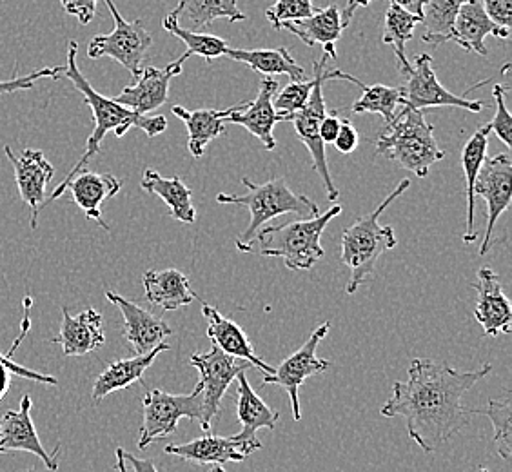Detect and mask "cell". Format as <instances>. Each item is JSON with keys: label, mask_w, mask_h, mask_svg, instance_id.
<instances>
[{"label": "cell", "mask_w": 512, "mask_h": 472, "mask_svg": "<svg viewBox=\"0 0 512 472\" xmlns=\"http://www.w3.org/2000/svg\"><path fill=\"white\" fill-rule=\"evenodd\" d=\"M491 371V364L462 373L447 362L414 358L407 380L394 382L393 394L380 414L405 418L411 440L425 453H433L471 423L473 414L462 404V396Z\"/></svg>", "instance_id": "1"}, {"label": "cell", "mask_w": 512, "mask_h": 472, "mask_svg": "<svg viewBox=\"0 0 512 472\" xmlns=\"http://www.w3.org/2000/svg\"><path fill=\"white\" fill-rule=\"evenodd\" d=\"M77 53H79V44L75 40L68 42V66L64 69L66 79L75 86V89L82 93L84 102L91 108L93 120H95V129L89 135L86 142V153L82 155L79 162L75 164V168L71 169L68 177L60 182L59 186L53 189L50 198H46V204L55 202L57 198L62 197L66 193V186L69 180L79 173L80 169L86 168L89 160L95 157L100 151V144L109 131H113L117 137H124L131 128L142 129L149 138L158 137L160 133H164L168 129V118L164 115H138L133 109L122 106L113 99H108L104 95H100L97 89L89 84V80L82 75L79 66H77Z\"/></svg>", "instance_id": "2"}, {"label": "cell", "mask_w": 512, "mask_h": 472, "mask_svg": "<svg viewBox=\"0 0 512 472\" xmlns=\"http://www.w3.org/2000/svg\"><path fill=\"white\" fill-rule=\"evenodd\" d=\"M409 187L411 180L405 178L373 213L360 217L351 226L345 227L342 233L340 262L351 271V278L345 289L349 295H355L358 287L364 286L367 278L375 275L378 258L398 244L393 227L380 226L378 218L382 217L385 209L391 206L396 198L402 197Z\"/></svg>", "instance_id": "3"}, {"label": "cell", "mask_w": 512, "mask_h": 472, "mask_svg": "<svg viewBox=\"0 0 512 472\" xmlns=\"http://www.w3.org/2000/svg\"><path fill=\"white\" fill-rule=\"evenodd\" d=\"M246 186V195H226L220 193L218 204H233V206L247 207L251 213V222L246 231L237 240L238 251L251 253L255 236L266 222L284 215H298L300 218H313L320 215V207L316 206L311 198L298 195L289 189L286 180L273 178L262 186H256L249 178L240 180Z\"/></svg>", "instance_id": "4"}, {"label": "cell", "mask_w": 512, "mask_h": 472, "mask_svg": "<svg viewBox=\"0 0 512 472\" xmlns=\"http://www.w3.org/2000/svg\"><path fill=\"white\" fill-rule=\"evenodd\" d=\"M342 215V206L327 209L318 217L300 218L282 226L264 227L255 236L258 253L262 256L282 258L287 269L309 271L324 258L322 235L333 218ZM253 242V246H255Z\"/></svg>", "instance_id": "5"}, {"label": "cell", "mask_w": 512, "mask_h": 472, "mask_svg": "<svg viewBox=\"0 0 512 472\" xmlns=\"http://www.w3.org/2000/svg\"><path fill=\"white\" fill-rule=\"evenodd\" d=\"M376 155L391 158L409 173L425 178L436 162L444 160L445 151L438 146L434 128L422 111L402 109L376 138Z\"/></svg>", "instance_id": "6"}, {"label": "cell", "mask_w": 512, "mask_h": 472, "mask_svg": "<svg viewBox=\"0 0 512 472\" xmlns=\"http://www.w3.org/2000/svg\"><path fill=\"white\" fill-rule=\"evenodd\" d=\"M144 422L138 436V449H146L151 443L166 438L177 431L182 418L195 420L202 425L204 420V396L198 382L195 391L189 394H171L153 389L144 396Z\"/></svg>", "instance_id": "7"}, {"label": "cell", "mask_w": 512, "mask_h": 472, "mask_svg": "<svg viewBox=\"0 0 512 472\" xmlns=\"http://www.w3.org/2000/svg\"><path fill=\"white\" fill-rule=\"evenodd\" d=\"M108 10L115 20V28L108 35H97L93 37L88 46L89 59H109L117 60L129 73L137 79L142 71V62L148 53L153 39L148 30L144 28L142 20H133L128 22L120 15L113 0H104Z\"/></svg>", "instance_id": "8"}, {"label": "cell", "mask_w": 512, "mask_h": 472, "mask_svg": "<svg viewBox=\"0 0 512 472\" xmlns=\"http://www.w3.org/2000/svg\"><path fill=\"white\" fill-rule=\"evenodd\" d=\"M405 86L402 88V106L405 111L416 109L422 111L427 108H460L471 113H480L487 108L482 100H469L465 95H456L440 84L433 69V57L429 53H420L414 64L402 71Z\"/></svg>", "instance_id": "9"}, {"label": "cell", "mask_w": 512, "mask_h": 472, "mask_svg": "<svg viewBox=\"0 0 512 472\" xmlns=\"http://www.w3.org/2000/svg\"><path fill=\"white\" fill-rule=\"evenodd\" d=\"M191 365L200 373V385L204 396V420L200 427L207 433L211 429V422L220 413V404L229 385L237 380L238 374L246 373L253 365L224 353L217 345H213L209 353L193 354Z\"/></svg>", "instance_id": "10"}, {"label": "cell", "mask_w": 512, "mask_h": 472, "mask_svg": "<svg viewBox=\"0 0 512 472\" xmlns=\"http://www.w3.org/2000/svg\"><path fill=\"white\" fill-rule=\"evenodd\" d=\"M331 329V324L318 325L313 335L309 336L306 344L302 345L296 353L291 354L286 358L278 369H275L273 374H264L262 376V385H280L286 389L291 400V409H293V418L295 422L302 420V411H300V400H298V391L302 384L306 382L307 378L315 376V374H322L331 367L329 360H322L318 358L316 349L320 342L324 340L327 333Z\"/></svg>", "instance_id": "11"}, {"label": "cell", "mask_w": 512, "mask_h": 472, "mask_svg": "<svg viewBox=\"0 0 512 472\" xmlns=\"http://www.w3.org/2000/svg\"><path fill=\"white\" fill-rule=\"evenodd\" d=\"M474 195L487 202V229L483 235L480 255H487L493 246L494 226L498 218L511 207L512 158L507 153H498L485 158L478 178L474 182Z\"/></svg>", "instance_id": "12"}, {"label": "cell", "mask_w": 512, "mask_h": 472, "mask_svg": "<svg viewBox=\"0 0 512 472\" xmlns=\"http://www.w3.org/2000/svg\"><path fill=\"white\" fill-rule=\"evenodd\" d=\"M324 84H316L311 97L306 102V106L298 109L295 113L287 115L284 122H293L295 126L296 137L300 138V142L306 146L311 160H313V168L324 182L325 193L331 202H336L340 193L338 187L333 182V177L327 168V158H325V144L320 140V124L327 115L324 100Z\"/></svg>", "instance_id": "13"}, {"label": "cell", "mask_w": 512, "mask_h": 472, "mask_svg": "<svg viewBox=\"0 0 512 472\" xmlns=\"http://www.w3.org/2000/svg\"><path fill=\"white\" fill-rule=\"evenodd\" d=\"M4 153L15 171L20 198L30 207L31 229H37L40 211L46 207V189L55 177V168L39 149H24L17 155L10 146H4Z\"/></svg>", "instance_id": "14"}, {"label": "cell", "mask_w": 512, "mask_h": 472, "mask_svg": "<svg viewBox=\"0 0 512 472\" xmlns=\"http://www.w3.org/2000/svg\"><path fill=\"white\" fill-rule=\"evenodd\" d=\"M31 407L33 402L30 396L24 394L17 411H6L0 416V454L15 453V451L35 454L50 471H57L59 447L53 454L44 449L31 418Z\"/></svg>", "instance_id": "15"}, {"label": "cell", "mask_w": 512, "mask_h": 472, "mask_svg": "<svg viewBox=\"0 0 512 472\" xmlns=\"http://www.w3.org/2000/svg\"><path fill=\"white\" fill-rule=\"evenodd\" d=\"M188 59V55L184 53L180 59L171 62L164 69L142 68L135 84L126 86L113 100L133 109L138 115H148L168 102L169 84L182 73V66Z\"/></svg>", "instance_id": "16"}, {"label": "cell", "mask_w": 512, "mask_h": 472, "mask_svg": "<svg viewBox=\"0 0 512 472\" xmlns=\"http://www.w3.org/2000/svg\"><path fill=\"white\" fill-rule=\"evenodd\" d=\"M476 291L474 318L482 325L483 335H509L512 329L511 300L503 293L498 275L491 267H482L478 271V282L471 284Z\"/></svg>", "instance_id": "17"}, {"label": "cell", "mask_w": 512, "mask_h": 472, "mask_svg": "<svg viewBox=\"0 0 512 472\" xmlns=\"http://www.w3.org/2000/svg\"><path fill=\"white\" fill-rule=\"evenodd\" d=\"M262 449V445L247 443L235 436H217L207 431L206 436L193 442L175 445L171 443L164 453L173 454L184 462L202 463V465H224L227 462H244L247 456Z\"/></svg>", "instance_id": "18"}, {"label": "cell", "mask_w": 512, "mask_h": 472, "mask_svg": "<svg viewBox=\"0 0 512 472\" xmlns=\"http://www.w3.org/2000/svg\"><path fill=\"white\" fill-rule=\"evenodd\" d=\"M106 298L111 304L117 305L124 316V336L135 354L149 353L157 345L164 344L168 336L173 335V329L148 309L129 302L113 291H106Z\"/></svg>", "instance_id": "19"}, {"label": "cell", "mask_w": 512, "mask_h": 472, "mask_svg": "<svg viewBox=\"0 0 512 472\" xmlns=\"http://www.w3.org/2000/svg\"><path fill=\"white\" fill-rule=\"evenodd\" d=\"M51 344H59L64 356L95 353L106 344L102 315L95 309H86L73 316L68 307H62L59 335L51 340Z\"/></svg>", "instance_id": "20"}, {"label": "cell", "mask_w": 512, "mask_h": 472, "mask_svg": "<svg viewBox=\"0 0 512 472\" xmlns=\"http://www.w3.org/2000/svg\"><path fill=\"white\" fill-rule=\"evenodd\" d=\"M202 315L206 316L207 320V338L213 342V345H217L218 349H222L224 353L231 354L240 360H246L256 369H260L262 374L275 373V367L266 364L255 353V347L240 325L222 315L217 307L206 304V302H202Z\"/></svg>", "instance_id": "21"}, {"label": "cell", "mask_w": 512, "mask_h": 472, "mask_svg": "<svg viewBox=\"0 0 512 472\" xmlns=\"http://www.w3.org/2000/svg\"><path fill=\"white\" fill-rule=\"evenodd\" d=\"M278 82L273 79H264L260 82V89L255 100L247 102L246 108L237 111L226 118L229 124H237L246 128L251 135H255L267 151H273L276 148L275 135L273 129L280 122L273 99L278 93Z\"/></svg>", "instance_id": "22"}, {"label": "cell", "mask_w": 512, "mask_h": 472, "mask_svg": "<svg viewBox=\"0 0 512 472\" xmlns=\"http://www.w3.org/2000/svg\"><path fill=\"white\" fill-rule=\"evenodd\" d=\"M511 31L503 30L489 19L480 0H465L454 19L449 40L456 42L465 51H474L482 57L489 55L485 48V37L494 35L498 39H509Z\"/></svg>", "instance_id": "23"}, {"label": "cell", "mask_w": 512, "mask_h": 472, "mask_svg": "<svg viewBox=\"0 0 512 472\" xmlns=\"http://www.w3.org/2000/svg\"><path fill=\"white\" fill-rule=\"evenodd\" d=\"M122 182L115 175H100L95 171L80 169L75 177L71 178L66 186V191L71 193L75 204L84 211V215L97 222L100 227L109 231L111 227L102 218V204L109 198L119 195Z\"/></svg>", "instance_id": "24"}, {"label": "cell", "mask_w": 512, "mask_h": 472, "mask_svg": "<svg viewBox=\"0 0 512 472\" xmlns=\"http://www.w3.org/2000/svg\"><path fill=\"white\" fill-rule=\"evenodd\" d=\"M171 345L160 344L146 354H135L131 358L124 360H115L99 374V378L95 380L93 389H91V398L95 404L102 402L109 394L117 393L122 389H128L129 385L142 382L144 373L148 371L153 362L157 360V356L164 351H169Z\"/></svg>", "instance_id": "25"}, {"label": "cell", "mask_w": 512, "mask_h": 472, "mask_svg": "<svg viewBox=\"0 0 512 472\" xmlns=\"http://www.w3.org/2000/svg\"><path fill=\"white\" fill-rule=\"evenodd\" d=\"M282 30L293 33L309 48L320 44L329 59H336V42L342 37L345 26L342 22V11L333 4L322 10L316 8L315 13L307 19L286 22Z\"/></svg>", "instance_id": "26"}, {"label": "cell", "mask_w": 512, "mask_h": 472, "mask_svg": "<svg viewBox=\"0 0 512 472\" xmlns=\"http://www.w3.org/2000/svg\"><path fill=\"white\" fill-rule=\"evenodd\" d=\"M247 102H240L237 106H231L227 109H197V111H188L182 106H173L171 111L175 117L180 118L186 129H188V149L193 158L204 157L207 144L215 138L226 135L224 120L229 115L242 111L246 108Z\"/></svg>", "instance_id": "27"}, {"label": "cell", "mask_w": 512, "mask_h": 472, "mask_svg": "<svg viewBox=\"0 0 512 472\" xmlns=\"http://www.w3.org/2000/svg\"><path fill=\"white\" fill-rule=\"evenodd\" d=\"M327 59L329 57L324 53L320 59H316L313 62V77L311 79L291 80L286 88L282 89L278 95H275L276 99H273V106H275L280 122H284L287 115H291V113H295L298 109L306 106V102L311 97L316 84L331 82V80H345V82L356 84L358 88H364L365 84H362L360 80L355 79L349 73H344L340 69L329 71L327 69Z\"/></svg>", "instance_id": "28"}, {"label": "cell", "mask_w": 512, "mask_h": 472, "mask_svg": "<svg viewBox=\"0 0 512 472\" xmlns=\"http://www.w3.org/2000/svg\"><path fill=\"white\" fill-rule=\"evenodd\" d=\"M237 414L242 423V431L237 434L240 440L247 443L262 445L256 438V431L260 429H275L280 418L278 411H273L269 405L255 393V389L247 382L246 373L238 374Z\"/></svg>", "instance_id": "29"}, {"label": "cell", "mask_w": 512, "mask_h": 472, "mask_svg": "<svg viewBox=\"0 0 512 472\" xmlns=\"http://www.w3.org/2000/svg\"><path fill=\"white\" fill-rule=\"evenodd\" d=\"M142 282L149 304L158 305L164 311H175L197 298L189 286L188 276L178 269L146 271Z\"/></svg>", "instance_id": "30"}, {"label": "cell", "mask_w": 512, "mask_h": 472, "mask_svg": "<svg viewBox=\"0 0 512 472\" xmlns=\"http://www.w3.org/2000/svg\"><path fill=\"white\" fill-rule=\"evenodd\" d=\"M140 186L144 191L162 198L171 211V217L178 222L193 224L197 220V209L193 206V191L182 182V178H166L155 169H146Z\"/></svg>", "instance_id": "31"}, {"label": "cell", "mask_w": 512, "mask_h": 472, "mask_svg": "<svg viewBox=\"0 0 512 472\" xmlns=\"http://www.w3.org/2000/svg\"><path fill=\"white\" fill-rule=\"evenodd\" d=\"M489 135L491 128L485 124L474 133L473 137L467 140L462 151L463 177H465V191H467V231L463 235L465 244H474L478 233L474 227V182L478 178V173L482 169L483 162L487 158V148H489Z\"/></svg>", "instance_id": "32"}, {"label": "cell", "mask_w": 512, "mask_h": 472, "mask_svg": "<svg viewBox=\"0 0 512 472\" xmlns=\"http://www.w3.org/2000/svg\"><path fill=\"white\" fill-rule=\"evenodd\" d=\"M226 57L246 64L262 75H287L291 80H306V69L296 64L286 48L276 50H235L227 48Z\"/></svg>", "instance_id": "33"}, {"label": "cell", "mask_w": 512, "mask_h": 472, "mask_svg": "<svg viewBox=\"0 0 512 472\" xmlns=\"http://www.w3.org/2000/svg\"><path fill=\"white\" fill-rule=\"evenodd\" d=\"M162 28L186 44V48H188L186 55L188 57L198 55V57H202L207 62H213L218 57L226 55L227 48H229V42L220 39L217 35L198 33V31L182 28L180 26V13H178L177 8L164 17Z\"/></svg>", "instance_id": "34"}, {"label": "cell", "mask_w": 512, "mask_h": 472, "mask_svg": "<svg viewBox=\"0 0 512 472\" xmlns=\"http://www.w3.org/2000/svg\"><path fill=\"white\" fill-rule=\"evenodd\" d=\"M178 13L186 15L195 28H206L217 19L242 22L246 15L237 6V0H180Z\"/></svg>", "instance_id": "35"}, {"label": "cell", "mask_w": 512, "mask_h": 472, "mask_svg": "<svg viewBox=\"0 0 512 472\" xmlns=\"http://www.w3.org/2000/svg\"><path fill=\"white\" fill-rule=\"evenodd\" d=\"M418 24H420V19H416L414 15L402 10L400 6H396L393 2L389 4L387 13H385L382 42L393 48L394 55L398 59L400 71H405V69L411 66V62L405 57V44H407V40L413 39L414 28Z\"/></svg>", "instance_id": "36"}, {"label": "cell", "mask_w": 512, "mask_h": 472, "mask_svg": "<svg viewBox=\"0 0 512 472\" xmlns=\"http://www.w3.org/2000/svg\"><path fill=\"white\" fill-rule=\"evenodd\" d=\"M465 0H429L424 10V42L427 44H445L453 30L454 19Z\"/></svg>", "instance_id": "37"}, {"label": "cell", "mask_w": 512, "mask_h": 472, "mask_svg": "<svg viewBox=\"0 0 512 472\" xmlns=\"http://www.w3.org/2000/svg\"><path fill=\"white\" fill-rule=\"evenodd\" d=\"M402 97H404L402 88H391V86H384V84L364 86L362 97L351 106V111L355 115H362V113L382 115L385 124L389 126L394 120V111L398 106H402Z\"/></svg>", "instance_id": "38"}, {"label": "cell", "mask_w": 512, "mask_h": 472, "mask_svg": "<svg viewBox=\"0 0 512 472\" xmlns=\"http://www.w3.org/2000/svg\"><path fill=\"white\" fill-rule=\"evenodd\" d=\"M471 414H480L489 418L493 423L494 445L498 456L511 462L512 454V407L511 398L505 400H491L483 409H471Z\"/></svg>", "instance_id": "39"}, {"label": "cell", "mask_w": 512, "mask_h": 472, "mask_svg": "<svg viewBox=\"0 0 512 472\" xmlns=\"http://www.w3.org/2000/svg\"><path fill=\"white\" fill-rule=\"evenodd\" d=\"M315 11L313 0H276L275 4L266 11V17L269 24L280 31L286 22L307 19Z\"/></svg>", "instance_id": "40"}, {"label": "cell", "mask_w": 512, "mask_h": 472, "mask_svg": "<svg viewBox=\"0 0 512 472\" xmlns=\"http://www.w3.org/2000/svg\"><path fill=\"white\" fill-rule=\"evenodd\" d=\"M505 95H507V88L502 84H496L493 88L496 113H494L493 120L489 122V128L496 137L502 140L507 148H512V117L511 111L507 109V104H505Z\"/></svg>", "instance_id": "41"}, {"label": "cell", "mask_w": 512, "mask_h": 472, "mask_svg": "<svg viewBox=\"0 0 512 472\" xmlns=\"http://www.w3.org/2000/svg\"><path fill=\"white\" fill-rule=\"evenodd\" d=\"M66 66H55V68H42L33 71L30 75L17 77V79L0 80V95L8 93H17V91H28L35 86V82L40 79H60L64 75Z\"/></svg>", "instance_id": "42"}, {"label": "cell", "mask_w": 512, "mask_h": 472, "mask_svg": "<svg viewBox=\"0 0 512 472\" xmlns=\"http://www.w3.org/2000/svg\"><path fill=\"white\" fill-rule=\"evenodd\" d=\"M480 2L494 24H498L503 30L511 31L512 0H480Z\"/></svg>", "instance_id": "43"}, {"label": "cell", "mask_w": 512, "mask_h": 472, "mask_svg": "<svg viewBox=\"0 0 512 472\" xmlns=\"http://www.w3.org/2000/svg\"><path fill=\"white\" fill-rule=\"evenodd\" d=\"M64 11L79 20L82 26H88L97 15L99 0H59Z\"/></svg>", "instance_id": "44"}, {"label": "cell", "mask_w": 512, "mask_h": 472, "mask_svg": "<svg viewBox=\"0 0 512 472\" xmlns=\"http://www.w3.org/2000/svg\"><path fill=\"white\" fill-rule=\"evenodd\" d=\"M0 364L6 365V367L10 369L11 373H13V376L28 378V380H33V382H39V384H59V380H57L55 376H51V374H40L37 373V371H31V369L24 367V365L17 364V362L13 360V356H11V354L0 353Z\"/></svg>", "instance_id": "45"}, {"label": "cell", "mask_w": 512, "mask_h": 472, "mask_svg": "<svg viewBox=\"0 0 512 472\" xmlns=\"http://www.w3.org/2000/svg\"><path fill=\"white\" fill-rule=\"evenodd\" d=\"M358 142H360V137H358V131L353 126V122L347 120V118L345 120L342 118V126H340V131H338L335 142H333L336 151H340L342 155H351L358 148Z\"/></svg>", "instance_id": "46"}, {"label": "cell", "mask_w": 512, "mask_h": 472, "mask_svg": "<svg viewBox=\"0 0 512 472\" xmlns=\"http://www.w3.org/2000/svg\"><path fill=\"white\" fill-rule=\"evenodd\" d=\"M340 126H342V118L338 115V111H329L320 124V140L324 142L325 146L335 142Z\"/></svg>", "instance_id": "47"}, {"label": "cell", "mask_w": 512, "mask_h": 472, "mask_svg": "<svg viewBox=\"0 0 512 472\" xmlns=\"http://www.w3.org/2000/svg\"><path fill=\"white\" fill-rule=\"evenodd\" d=\"M389 2L400 6V8L407 11V13H411L416 19H420V24H422L425 6H427L429 0H389Z\"/></svg>", "instance_id": "48"}, {"label": "cell", "mask_w": 512, "mask_h": 472, "mask_svg": "<svg viewBox=\"0 0 512 472\" xmlns=\"http://www.w3.org/2000/svg\"><path fill=\"white\" fill-rule=\"evenodd\" d=\"M124 460L131 465L133 472H158L157 465L151 460H142V458H137V456L126 453V451H124Z\"/></svg>", "instance_id": "49"}, {"label": "cell", "mask_w": 512, "mask_h": 472, "mask_svg": "<svg viewBox=\"0 0 512 472\" xmlns=\"http://www.w3.org/2000/svg\"><path fill=\"white\" fill-rule=\"evenodd\" d=\"M373 0H347V4H345L344 10L342 11V22H344L345 28L349 26V22L353 19V15H355L356 10L358 8H365V6H369Z\"/></svg>", "instance_id": "50"}, {"label": "cell", "mask_w": 512, "mask_h": 472, "mask_svg": "<svg viewBox=\"0 0 512 472\" xmlns=\"http://www.w3.org/2000/svg\"><path fill=\"white\" fill-rule=\"evenodd\" d=\"M11 376H13V373L10 369L6 365L0 364V400L10 391Z\"/></svg>", "instance_id": "51"}, {"label": "cell", "mask_w": 512, "mask_h": 472, "mask_svg": "<svg viewBox=\"0 0 512 472\" xmlns=\"http://www.w3.org/2000/svg\"><path fill=\"white\" fill-rule=\"evenodd\" d=\"M117 471L128 472V465H126V460H124V449L122 447L117 449Z\"/></svg>", "instance_id": "52"}, {"label": "cell", "mask_w": 512, "mask_h": 472, "mask_svg": "<svg viewBox=\"0 0 512 472\" xmlns=\"http://www.w3.org/2000/svg\"><path fill=\"white\" fill-rule=\"evenodd\" d=\"M209 472H226V469H224V465H213Z\"/></svg>", "instance_id": "53"}, {"label": "cell", "mask_w": 512, "mask_h": 472, "mask_svg": "<svg viewBox=\"0 0 512 472\" xmlns=\"http://www.w3.org/2000/svg\"><path fill=\"white\" fill-rule=\"evenodd\" d=\"M478 472H489V471H487V469H483V467H480V469H478Z\"/></svg>", "instance_id": "54"}]
</instances>
